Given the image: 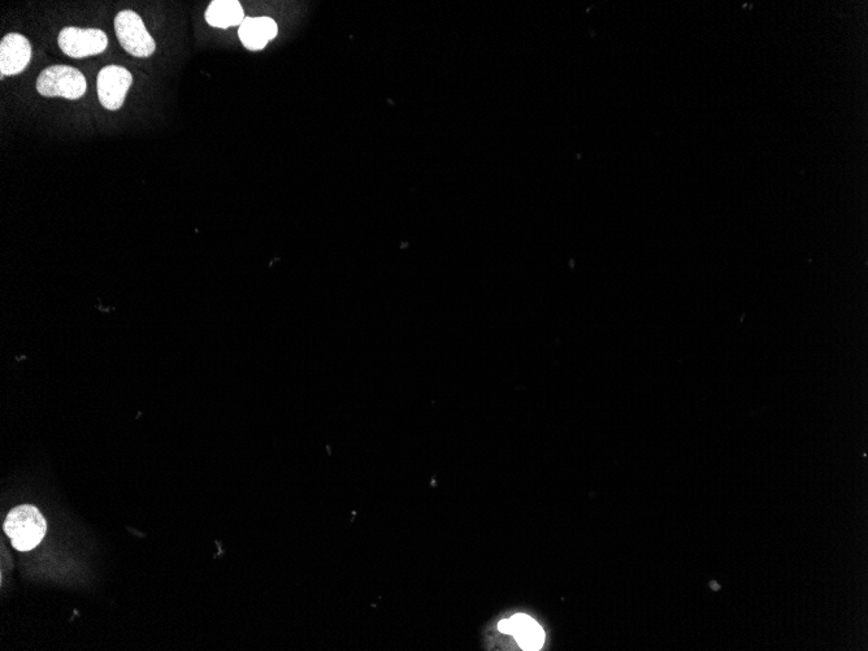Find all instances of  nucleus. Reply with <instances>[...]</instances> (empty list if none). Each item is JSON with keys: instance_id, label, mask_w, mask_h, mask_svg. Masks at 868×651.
I'll list each match as a JSON object with an SVG mask.
<instances>
[{"instance_id": "1", "label": "nucleus", "mask_w": 868, "mask_h": 651, "mask_svg": "<svg viewBox=\"0 0 868 651\" xmlns=\"http://www.w3.org/2000/svg\"><path fill=\"white\" fill-rule=\"evenodd\" d=\"M47 531L45 518L36 506L23 505L13 509L4 522V532L19 551L37 548Z\"/></svg>"}, {"instance_id": "2", "label": "nucleus", "mask_w": 868, "mask_h": 651, "mask_svg": "<svg viewBox=\"0 0 868 651\" xmlns=\"http://www.w3.org/2000/svg\"><path fill=\"white\" fill-rule=\"evenodd\" d=\"M88 89L86 78L78 69L68 65H52L39 75L38 93L43 97H60L77 101Z\"/></svg>"}, {"instance_id": "3", "label": "nucleus", "mask_w": 868, "mask_h": 651, "mask_svg": "<svg viewBox=\"0 0 868 651\" xmlns=\"http://www.w3.org/2000/svg\"><path fill=\"white\" fill-rule=\"evenodd\" d=\"M117 39L123 49L136 58H149L156 50L154 38L147 32L140 15L121 11L115 19Z\"/></svg>"}, {"instance_id": "4", "label": "nucleus", "mask_w": 868, "mask_h": 651, "mask_svg": "<svg viewBox=\"0 0 868 651\" xmlns=\"http://www.w3.org/2000/svg\"><path fill=\"white\" fill-rule=\"evenodd\" d=\"M60 49L73 59L102 54L108 46L106 33L101 29L64 28L58 37Z\"/></svg>"}, {"instance_id": "5", "label": "nucleus", "mask_w": 868, "mask_h": 651, "mask_svg": "<svg viewBox=\"0 0 868 651\" xmlns=\"http://www.w3.org/2000/svg\"><path fill=\"white\" fill-rule=\"evenodd\" d=\"M133 84L132 73L120 65H107L99 72L97 90L99 102L110 111L123 107L128 90Z\"/></svg>"}, {"instance_id": "6", "label": "nucleus", "mask_w": 868, "mask_h": 651, "mask_svg": "<svg viewBox=\"0 0 868 651\" xmlns=\"http://www.w3.org/2000/svg\"><path fill=\"white\" fill-rule=\"evenodd\" d=\"M32 59V46L19 33H11L0 42V73L3 77L24 72Z\"/></svg>"}, {"instance_id": "7", "label": "nucleus", "mask_w": 868, "mask_h": 651, "mask_svg": "<svg viewBox=\"0 0 868 651\" xmlns=\"http://www.w3.org/2000/svg\"><path fill=\"white\" fill-rule=\"evenodd\" d=\"M498 631L512 635L523 650H540L544 646L545 632L535 619L528 615L518 614L510 619H503L498 624Z\"/></svg>"}, {"instance_id": "8", "label": "nucleus", "mask_w": 868, "mask_h": 651, "mask_svg": "<svg viewBox=\"0 0 868 651\" xmlns=\"http://www.w3.org/2000/svg\"><path fill=\"white\" fill-rule=\"evenodd\" d=\"M279 28L271 17H246L238 29L243 46L247 50L259 51L276 38Z\"/></svg>"}, {"instance_id": "9", "label": "nucleus", "mask_w": 868, "mask_h": 651, "mask_svg": "<svg viewBox=\"0 0 868 651\" xmlns=\"http://www.w3.org/2000/svg\"><path fill=\"white\" fill-rule=\"evenodd\" d=\"M243 20H245V12L237 0H216L206 11V21L214 28H232L241 25Z\"/></svg>"}]
</instances>
